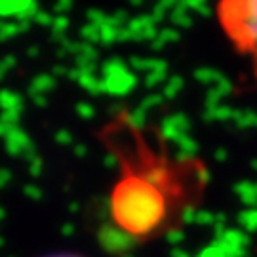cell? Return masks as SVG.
Instances as JSON below:
<instances>
[{
	"mask_svg": "<svg viewBox=\"0 0 257 257\" xmlns=\"http://www.w3.org/2000/svg\"><path fill=\"white\" fill-rule=\"evenodd\" d=\"M112 215L130 234H147L158 229L166 215L158 185L141 177H126L112 194Z\"/></svg>",
	"mask_w": 257,
	"mask_h": 257,
	"instance_id": "cell-1",
	"label": "cell"
},
{
	"mask_svg": "<svg viewBox=\"0 0 257 257\" xmlns=\"http://www.w3.org/2000/svg\"><path fill=\"white\" fill-rule=\"evenodd\" d=\"M215 16L225 38L248 61L257 82V0H217Z\"/></svg>",
	"mask_w": 257,
	"mask_h": 257,
	"instance_id": "cell-2",
	"label": "cell"
},
{
	"mask_svg": "<svg viewBox=\"0 0 257 257\" xmlns=\"http://www.w3.org/2000/svg\"><path fill=\"white\" fill-rule=\"evenodd\" d=\"M50 257H78V255H71V253H61V255H50Z\"/></svg>",
	"mask_w": 257,
	"mask_h": 257,
	"instance_id": "cell-3",
	"label": "cell"
}]
</instances>
